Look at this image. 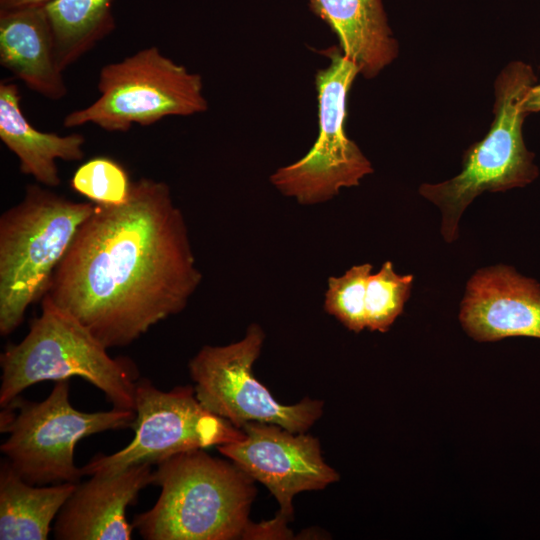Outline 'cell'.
<instances>
[{
  "mask_svg": "<svg viewBox=\"0 0 540 540\" xmlns=\"http://www.w3.org/2000/svg\"><path fill=\"white\" fill-rule=\"evenodd\" d=\"M265 333L251 324L238 342L206 345L190 360L189 372L199 402L211 413L241 429L248 422L279 425L305 433L321 417L323 401L304 398L293 405L278 402L253 374Z\"/></svg>",
  "mask_w": 540,
  "mask_h": 540,
  "instance_id": "30bf717a",
  "label": "cell"
},
{
  "mask_svg": "<svg viewBox=\"0 0 540 540\" xmlns=\"http://www.w3.org/2000/svg\"><path fill=\"white\" fill-rule=\"evenodd\" d=\"M308 6L330 27L340 50L364 78L376 77L398 56L382 0H308Z\"/></svg>",
  "mask_w": 540,
  "mask_h": 540,
  "instance_id": "9a60e30c",
  "label": "cell"
},
{
  "mask_svg": "<svg viewBox=\"0 0 540 540\" xmlns=\"http://www.w3.org/2000/svg\"><path fill=\"white\" fill-rule=\"evenodd\" d=\"M413 280L411 274L396 273L391 261L384 262L377 273L369 276L365 300L367 329L379 332L390 329L403 311Z\"/></svg>",
  "mask_w": 540,
  "mask_h": 540,
  "instance_id": "d6986e66",
  "label": "cell"
},
{
  "mask_svg": "<svg viewBox=\"0 0 540 540\" xmlns=\"http://www.w3.org/2000/svg\"><path fill=\"white\" fill-rule=\"evenodd\" d=\"M0 64L43 97L66 96L45 5L0 10Z\"/></svg>",
  "mask_w": 540,
  "mask_h": 540,
  "instance_id": "5bb4252c",
  "label": "cell"
},
{
  "mask_svg": "<svg viewBox=\"0 0 540 540\" xmlns=\"http://www.w3.org/2000/svg\"><path fill=\"white\" fill-rule=\"evenodd\" d=\"M152 484L161 493L152 508L134 517V529L146 540L244 539L252 522L254 480L233 462L204 449L159 462Z\"/></svg>",
  "mask_w": 540,
  "mask_h": 540,
  "instance_id": "7a4b0ae2",
  "label": "cell"
},
{
  "mask_svg": "<svg viewBox=\"0 0 540 540\" xmlns=\"http://www.w3.org/2000/svg\"><path fill=\"white\" fill-rule=\"evenodd\" d=\"M134 438L121 450L97 454L82 467L84 475L110 476L141 464H158L174 455L236 441L244 432L208 411L193 386L162 391L140 378L135 391Z\"/></svg>",
  "mask_w": 540,
  "mask_h": 540,
  "instance_id": "9c48e42d",
  "label": "cell"
},
{
  "mask_svg": "<svg viewBox=\"0 0 540 540\" xmlns=\"http://www.w3.org/2000/svg\"><path fill=\"white\" fill-rule=\"evenodd\" d=\"M78 484V483H77ZM74 483L38 487L9 464L0 468V539L46 540L51 523L76 488Z\"/></svg>",
  "mask_w": 540,
  "mask_h": 540,
  "instance_id": "e0dca14e",
  "label": "cell"
},
{
  "mask_svg": "<svg viewBox=\"0 0 540 540\" xmlns=\"http://www.w3.org/2000/svg\"><path fill=\"white\" fill-rule=\"evenodd\" d=\"M371 271L372 265L364 263L328 279L324 310L355 333L366 328L365 300Z\"/></svg>",
  "mask_w": 540,
  "mask_h": 540,
  "instance_id": "ffe728a7",
  "label": "cell"
},
{
  "mask_svg": "<svg viewBox=\"0 0 540 540\" xmlns=\"http://www.w3.org/2000/svg\"><path fill=\"white\" fill-rule=\"evenodd\" d=\"M521 108L526 114L540 112V84L531 86L523 97Z\"/></svg>",
  "mask_w": 540,
  "mask_h": 540,
  "instance_id": "7402d4cb",
  "label": "cell"
},
{
  "mask_svg": "<svg viewBox=\"0 0 540 540\" xmlns=\"http://www.w3.org/2000/svg\"><path fill=\"white\" fill-rule=\"evenodd\" d=\"M97 87L99 97L67 114L64 127L93 124L107 132H127L135 124L150 126L168 116H191L208 109L201 76L157 46L104 65Z\"/></svg>",
  "mask_w": 540,
  "mask_h": 540,
  "instance_id": "52a82bcc",
  "label": "cell"
},
{
  "mask_svg": "<svg viewBox=\"0 0 540 540\" xmlns=\"http://www.w3.org/2000/svg\"><path fill=\"white\" fill-rule=\"evenodd\" d=\"M241 430V439L217 446L218 451L262 483L277 500L278 515L288 521L298 493L322 490L339 480L324 461L317 438L263 422H248Z\"/></svg>",
  "mask_w": 540,
  "mask_h": 540,
  "instance_id": "8fae6325",
  "label": "cell"
},
{
  "mask_svg": "<svg viewBox=\"0 0 540 540\" xmlns=\"http://www.w3.org/2000/svg\"><path fill=\"white\" fill-rule=\"evenodd\" d=\"M107 349L44 295L41 314L33 319L29 332L1 353V407L36 383L80 377L101 390L114 408L135 410L137 366L128 357H111Z\"/></svg>",
  "mask_w": 540,
  "mask_h": 540,
  "instance_id": "3957f363",
  "label": "cell"
},
{
  "mask_svg": "<svg viewBox=\"0 0 540 540\" xmlns=\"http://www.w3.org/2000/svg\"><path fill=\"white\" fill-rule=\"evenodd\" d=\"M131 184L123 166L108 157H95L86 161L71 179V187L75 192L101 205L126 202Z\"/></svg>",
  "mask_w": 540,
  "mask_h": 540,
  "instance_id": "44dd1931",
  "label": "cell"
},
{
  "mask_svg": "<svg viewBox=\"0 0 540 540\" xmlns=\"http://www.w3.org/2000/svg\"><path fill=\"white\" fill-rule=\"evenodd\" d=\"M537 77L531 65L508 63L494 82V118L487 134L463 155L462 170L440 183H424L419 193L441 211V234L448 243L458 237L461 215L483 192H502L532 183L539 175L535 154L523 138L528 116L521 103Z\"/></svg>",
  "mask_w": 540,
  "mask_h": 540,
  "instance_id": "5b68a950",
  "label": "cell"
},
{
  "mask_svg": "<svg viewBox=\"0 0 540 540\" xmlns=\"http://www.w3.org/2000/svg\"><path fill=\"white\" fill-rule=\"evenodd\" d=\"M16 84L0 83V139L17 157L21 173L41 185L61 184L56 160L79 161L84 157L81 134L59 135L37 130L24 116Z\"/></svg>",
  "mask_w": 540,
  "mask_h": 540,
  "instance_id": "2e32d148",
  "label": "cell"
},
{
  "mask_svg": "<svg viewBox=\"0 0 540 540\" xmlns=\"http://www.w3.org/2000/svg\"><path fill=\"white\" fill-rule=\"evenodd\" d=\"M95 208L48 187L29 184L20 202L0 217V334L23 322L47 293L51 278L80 225Z\"/></svg>",
  "mask_w": 540,
  "mask_h": 540,
  "instance_id": "277c9868",
  "label": "cell"
},
{
  "mask_svg": "<svg viewBox=\"0 0 540 540\" xmlns=\"http://www.w3.org/2000/svg\"><path fill=\"white\" fill-rule=\"evenodd\" d=\"M152 464L141 463L78 483L56 517L58 540H129L134 529L126 517L139 492L152 484Z\"/></svg>",
  "mask_w": 540,
  "mask_h": 540,
  "instance_id": "4fadbf2b",
  "label": "cell"
},
{
  "mask_svg": "<svg viewBox=\"0 0 540 540\" xmlns=\"http://www.w3.org/2000/svg\"><path fill=\"white\" fill-rule=\"evenodd\" d=\"M322 53L330 63L315 75L318 136L302 158L278 168L269 178L279 192L302 205L332 199L342 188L358 186L374 171L345 131L347 98L359 70L337 46Z\"/></svg>",
  "mask_w": 540,
  "mask_h": 540,
  "instance_id": "ba28073f",
  "label": "cell"
},
{
  "mask_svg": "<svg viewBox=\"0 0 540 540\" xmlns=\"http://www.w3.org/2000/svg\"><path fill=\"white\" fill-rule=\"evenodd\" d=\"M201 280L169 186L140 178L126 202L95 204L45 295L113 348L183 311Z\"/></svg>",
  "mask_w": 540,
  "mask_h": 540,
  "instance_id": "6da1fadb",
  "label": "cell"
},
{
  "mask_svg": "<svg viewBox=\"0 0 540 540\" xmlns=\"http://www.w3.org/2000/svg\"><path fill=\"white\" fill-rule=\"evenodd\" d=\"M459 320L478 342L540 339V283L508 265L479 269L466 285Z\"/></svg>",
  "mask_w": 540,
  "mask_h": 540,
  "instance_id": "7c38bea8",
  "label": "cell"
},
{
  "mask_svg": "<svg viewBox=\"0 0 540 540\" xmlns=\"http://www.w3.org/2000/svg\"><path fill=\"white\" fill-rule=\"evenodd\" d=\"M53 0H0V10L15 9L27 6L46 5Z\"/></svg>",
  "mask_w": 540,
  "mask_h": 540,
  "instance_id": "603a6c76",
  "label": "cell"
},
{
  "mask_svg": "<svg viewBox=\"0 0 540 540\" xmlns=\"http://www.w3.org/2000/svg\"><path fill=\"white\" fill-rule=\"evenodd\" d=\"M69 379L55 381L49 396L34 402L16 397L0 414V431L7 433L1 452L29 484L80 482L82 468L74 462L77 443L90 435L131 427L135 410L112 408L87 413L69 399Z\"/></svg>",
  "mask_w": 540,
  "mask_h": 540,
  "instance_id": "8992f818",
  "label": "cell"
},
{
  "mask_svg": "<svg viewBox=\"0 0 540 540\" xmlns=\"http://www.w3.org/2000/svg\"><path fill=\"white\" fill-rule=\"evenodd\" d=\"M113 0H53L45 5L62 71L115 28Z\"/></svg>",
  "mask_w": 540,
  "mask_h": 540,
  "instance_id": "ac0fdd59",
  "label": "cell"
}]
</instances>
